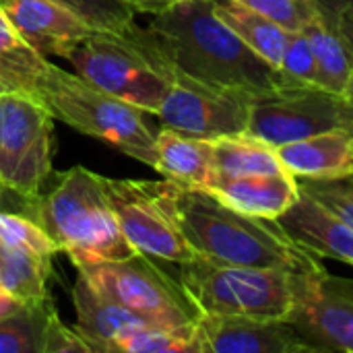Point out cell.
I'll list each match as a JSON object with an SVG mask.
<instances>
[{
  "label": "cell",
  "mask_w": 353,
  "mask_h": 353,
  "mask_svg": "<svg viewBox=\"0 0 353 353\" xmlns=\"http://www.w3.org/2000/svg\"><path fill=\"white\" fill-rule=\"evenodd\" d=\"M335 128L353 132V108L345 95L323 87H298L254 95L246 132L281 147Z\"/></svg>",
  "instance_id": "10"
},
{
  "label": "cell",
  "mask_w": 353,
  "mask_h": 353,
  "mask_svg": "<svg viewBox=\"0 0 353 353\" xmlns=\"http://www.w3.org/2000/svg\"><path fill=\"white\" fill-rule=\"evenodd\" d=\"M145 29L176 72L256 95L277 89L275 68L215 14L213 0H180Z\"/></svg>",
  "instance_id": "1"
},
{
  "label": "cell",
  "mask_w": 353,
  "mask_h": 353,
  "mask_svg": "<svg viewBox=\"0 0 353 353\" xmlns=\"http://www.w3.org/2000/svg\"><path fill=\"white\" fill-rule=\"evenodd\" d=\"M54 116L48 105L21 91L0 93V186L33 211L52 176Z\"/></svg>",
  "instance_id": "7"
},
{
  "label": "cell",
  "mask_w": 353,
  "mask_h": 353,
  "mask_svg": "<svg viewBox=\"0 0 353 353\" xmlns=\"http://www.w3.org/2000/svg\"><path fill=\"white\" fill-rule=\"evenodd\" d=\"M126 2L134 8V12H151V14H157V12L174 6L180 0H126Z\"/></svg>",
  "instance_id": "32"
},
{
  "label": "cell",
  "mask_w": 353,
  "mask_h": 353,
  "mask_svg": "<svg viewBox=\"0 0 353 353\" xmlns=\"http://www.w3.org/2000/svg\"><path fill=\"white\" fill-rule=\"evenodd\" d=\"M52 259L29 248L0 244V288L25 304L48 300Z\"/></svg>",
  "instance_id": "22"
},
{
  "label": "cell",
  "mask_w": 353,
  "mask_h": 353,
  "mask_svg": "<svg viewBox=\"0 0 353 353\" xmlns=\"http://www.w3.org/2000/svg\"><path fill=\"white\" fill-rule=\"evenodd\" d=\"M298 184L353 228V176L335 180H298Z\"/></svg>",
  "instance_id": "30"
},
{
  "label": "cell",
  "mask_w": 353,
  "mask_h": 353,
  "mask_svg": "<svg viewBox=\"0 0 353 353\" xmlns=\"http://www.w3.org/2000/svg\"><path fill=\"white\" fill-rule=\"evenodd\" d=\"M178 267L176 279L201 314L288 321L294 308V271L221 265L199 254Z\"/></svg>",
  "instance_id": "6"
},
{
  "label": "cell",
  "mask_w": 353,
  "mask_h": 353,
  "mask_svg": "<svg viewBox=\"0 0 353 353\" xmlns=\"http://www.w3.org/2000/svg\"><path fill=\"white\" fill-rule=\"evenodd\" d=\"M277 89H298V87H319L316 56L308 29L290 33L283 56L275 68Z\"/></svg>",
  "instance_id": "26"
},
{
  "label": "cell",
  "mask_w": 353,
  "mask_h": 353,
  "mask_svg": "<svg viewBox=\"0 0 353 353\" xmlns=\"http://www.w3.org/2000/svg\"><path fill=\"white\" fill-rule=\"evenodd\" d=\"M213 153L217 182L285 172L275 147L250 132L213 139Z\"/></svg>",
  "instance_id": "21"
},
{
  "label": "cell",
  "mask_w": 353,
  "mask_h": 353,
  "mask_svg": "<svg viewBox=\"0 0 353 353\" xmlns=\"http://www.w3.org/2000/svg\"><path fill=\"white\" fill-rule=\"evenodd\" d=\"M48 300L27 302L0 321V353H43L46 329L54 314Z\"/></svg>",
  "instance_id": "23"
},
{
  "label": "cell",
  "mask_w": 353,
  "mask_h": 353,
  "mask_svg": "<svg viewBox=\"0 0 353 353\" xmlns=\"http://www.w3.org/2000/svg\"><path fill=\"white\" fill-rule=\"evenodd\" d=\"M285 31L306 29L319 14V0H240Z\"/></svg>",
  "instance_id": "29"
},
{
  "label": "cell",
  "mask_w": 353,
  "mask_h": 353,
  "mask_svg": "<svg viewBox=\"0 0 353 353\" xmlns=\"http://www.w3.org/2000/svg\"><path fill=\"white\" fill-rule=\"evenodd\" d=\"M2 91H8V87H6L4 83H0V93H2Z\"/></svg>",
  "instance_id": "36"
},
{
  "label": "cell",
  "mask_w": 353,
  "mask_h": 353,
  "mask_svg": "<svg viewBox=\"0 0 353 353\" xmlns=\"http://www.w3.org/2000/svg\"><path fill=\"white\" fill-rule=\"evenodd\" d=\"M277 221L304 250L353 267V228L306 190L300 188L296 203Z\"/></svg>",
  "instance_id": "15"
},
{
  "label": "cell",
  "mask_w": 353,
  "mask_h": 353,
  "mask_svg": "<svg viewBox=\"0 0 353 353\" xmlns=\"http://www.w3.org/2000/svg\"><path fill=\"white\" fill-rule=\"evenodd\" d=\"M23 304H25V302L17 300L14 296H10L6 290L0 288V321H2L4 316H8L10 312H14L17 308H21Z\"/></svg>",
  "instance_id": "34"
},
{
  "label": "cell",
  "mask_w": 353,
  "mask_h": 353,
  "mask_svg": "<svg viewBox=\"0 0 353 353\" xmlns=\"http://www.w3.org/2000/svg\"><path fill=\"white\" fill-rule=\"evenodd\" d=\"M0 244L29 248L43 256H56L60 252L54 240L35 219L4 211H0Z\"/></svg>",
  "instance_id": "28"
},
{
  "label": "cell",
  "mask_w": 353,
  "mask_h": 353,
  "mask_svg": "<svg viewBox=\"0 0 353 353\" xmlns=\"http://www.w3.org/2000/svg\"><path fill=\"white\" fill-rule=\"evenodd\" d=\"M0 83H4L8 87V91H21V93H27L25 87H23V81L19 79V74L4 62L0 60Z\"/></svg>",
  "instance_id": "33"
},
{
  "label": "cell",
  "mask_w": 353,
  "mask_h": 353,
  "mask_svg": "<svg viewBox=\"0 0 353 353\" xmlns=\"http://www.w3.org/2000/svg\"><path fill=\"white\" fill-rule=\"evenodd\" d=\"M199 353H316L290 321L201 314Z\"/></svg>",
  "instance_id": "13"
},
{
  "label": "cell",
  "mask_w": 353,
  "mask_h": 353,
  "mask_svg": "<svg viewBox=\"0 0 353 353\" xmlns=\"http://www.w3.org/2000/svg\"><path fill=\"white\" fill-rule=\"evenodd\" d=\"M77 12L87 25L99 31L126 33L137 21L134 8L126 0H56Z\"/></svg>",
  "instance_id": "27"
},
{
  "label": "cell",
  "mask_w": 353,
  "mask_h": 353,
  "mask_svg": "<svg viewBox=\"0 0 353 353\" xmlns=\"http://www.w3.org/2000/svg\"><path fill=\"white\" fill-rule=\"evenodd\" d=\"M33 211L35 221L74 267L137 254L105 196L103 176L83 165L64 172L58 184L43 199L39 196Z\"/></svg>",
  "instance_id": "3"
},
{
  "label": "cell",
  "mask_w": 353,
  "mask_h": 353,
  "mask_svg": "<svg viewBox=\"0 0 353 353\" xmlns=\"http://www.w3.org/2000/svg\"><path fill=\"white\" fill-rule=\"evenodd\" d=\"M155 172L188 188H213L217 184L213 141L190 137L163 126L155 134Z\"/></svg>",
  "instance_id": "18"
},
{
  "label": "cell",
  "mask_w": 353,
  "mask_h": 353,
  "mask_svg": "<svg viewBox=\"0 0 353 353\" xmlns=\"http://www.w3.org/2000/svg\"><path fill=\"white\" fill-rule=\"evenodd\" d=\"M72 304L77 312L74 329L91 343L93 353H116L118 343L130 331L147 323L101 294L81 271L72 285Z\"/></svg>",
  "instance_id": "16"
},
{
  "label": "cell",
  "mask_w": 353,
  "mask_h": 353,
  "mask_svg": "<svg viewBox=\"0 0 353 353\" xmlns=\"http://www.w3.org/2000/svg\"><path fill=\"white\" fill-rule=\"evenodd\" d=\"M17 31L39 54L66 58L95 29L56 0H0Z\"/></svg>",
  "instance_id": "14"
},
{
  "label": "cell",
  "mask_w": 353,
  "mask_h": 353,
  "mask_svg": "<svg viewBox=\"0 0 353 353\" xmlns=\"http://www.w3.org/2000/svg\"><path fill=\"white\" fill-rule=\"evenodd\" d=\"M343 95H345V99L352 103V108H353V68H352V72H350V79H347V83H345Z\"/></svg>",
  "instance_id": "35"
},
{
  "label": "cell",
  "mask_w": 353,
  "mask_h": 353,
  "mask_svg": "<svg viewBox=\"0 0 353 353\" xmlns=\"http://www.w3.org/2000/svg\"><path fill=\"white\" fill-rule=\"evenodd\" d=\"M93 353L91 343L77 331L68 329L60 323L58 314L54 312L48 329H46V341H43V353Z\"/></svg>",
  "instance_id": "31"
},
{
  "label": "cell",
  "mask_w": 353,
  "mask_h": 353,
  "mask_svg": "<svg viewBox=\"0 0 353 353\" xmlns=\"http://www.w3.org/2000/svg\"><path fill=\"white\" fill-rule=\"evenodd\" d=\"M209 192L246 215L279 219L300 196V184L292 174L279 172L221 180Z\"/></svg>",
  "instance_id": "19"
},
{
  "label": "cell",
  "mask_w": 353,
  "mask_h": 353,
  "mask_svg": "<svg viewBox=\"0 0 353 353\" xmlns=\"http://www.w3.org/2000/svg\"><path fill=\"white\" fill-rule=\"evenodd\" d=\"M105 196L128 244L147 256L186 263L196 256L176 213V182L103 178Z\"/></svg>",
  "instance_id": "8"
},
{
  "label": "cell",
  "mask_w": 353,
  "mask_h": 353,
  "mask_svg": "<svg viewBox=\"0 0 353 353\" xmlns=\"http://www.w3.org/2000/svg\"><path fill=\"white\" fill-rule=\"evenodd\" d=\"M39 99L54 118L74 130L155 168V132L145 120V110L97 89L56 64H50L41 81Z\"/></svg>",
  "instance_id": "5"
},
{
  "label": "cell",
  "mask_w": 353,
  "mask_h": 353,
  "mask_svg": "<svg viewBox=\"0 0 353 353\" xmlns=\"http://www.w3.org/2000/svg\"><path fill=\"white\" fill-rule=\"evenodd\" d=\"M2 190H4V188L0 186V203H2Z\"/></svg>",
  "instance_id": "37"
},
{
  "label": "cell",
  "mask_w": 353,
  "mask_h": 353,
  "mask_svg": "<svg viewBox=\"0 0 353 353\" xmlns=\"http://www.w3.org/2000/svg\"><path fill=\"white\" fill-rule=\"evenodd\" d=\"M176 213L186 242L209 261L288 271H304L321 263L296 244L277 219L246 215L205 188L176 184Z\"/></svg>",
  "instance_id": "2"
},
{
  "label": "cell",
  "mask_w": 353,
  "mask_h": 353,
  "mask_svg": "<svg viewBox=\"0 0 353 353\" xmlns=\"http://www.w3.org/2000/svg\"><path fill=\"white\" fill-rule=\"evenodd\" d=\"M120 353H199L196 323L186 327H165L143 323L130 331L116 347Z\"/></svg>",
  "instance_id": "25"
},
{
  "label": "cell",
  "mask_w": 353,
  "mask_h": 353,
  "mask_svg": "<svg viewBox=\"0 0 353 353\" xmlns=\"http://www.w3.org/2000/svg\"><path fill=\"white\" fill-rule=\"evenodd\" d=\"M0 60H4L23 81V87L29 95L39 99L41 81L52 62L43 58L10 23L8 14L0 4Z\"/></svg>",
  "instance_id": "24"
},
{
  "label": "cell",
  "mask_w": 353,
  "mask_h": 353,
  "mask_svg": "<svg viewBox=\"0 0 353 353\" xmlns=\"http://www.w3.org/2000/svg\"><path fill=\"white\" fill-rule=\"evenodd\" d=\"M101 294L153 325L186 327L201 316L178 279L170 277L147 254L77 267Z\"/></svg>",
  "instance_id": "9"
},
{
  "label": "cell",
  "mask_w": 353,
  "mask_h": 353,
  "mask_svg": "<svg viewBox=\"0 0 353 353\" xmlns=\"http://www.w3.org/2000/svg\"><path fill=\"white\" fill-rule=\"evenodd\" d=\"M213 10L250 50L277 68L290 39V31L240 0H213Z\"/></svg>",
  "instance_id": "20"
},
{
  "label": "cell",
  "mask_w": 353,
  "mask_h": 353,
  "mask_svg": "<svg viewBox=\"0 0 353 353\" xmlns=\"http://www.w3.org/2000/svg\"><path fill=\"white\" fill-rule=\"evenodd\" d=\"M254 95L246 89L211 85L176 72L155 116L168 128L213 141L248 130Z\"/></svg>",
  "instance_id": "12"
},
{
  "label": "cell",
  "mask_w": 353,
  "mask_h": 353,
  "mask_svg": "<svg viewBox=\"0 0 353 353\" xmlns=\"http://www.w3.org/2000/svg\"><path fill=\"white\" fill-rule=\"evenodd\" d=\"M66 60L83 81L149 114L159 110L176 77L174 66L139 25L126 33L95 29Z\"/></svg>",
  "instance_id": "4"
},
{
  "label": "cell",
  "mask_w": 353,
  "mask_h": 353,
  "mask_svg": "<svg viewBox=\"0 0 353 353\" xmlns=\"http://www.w3.org/2000/svg\"><path fill=\"white\" fill-rule=\"evenodd\" d=\"M288 174L298 180H335L353 176V132L335 128L275 147Z\"/></svg>",
  "instance_id": "17"
},
{
  "label": "cell",
  "mask_w": 353,
  "mask_h": 353,
  "mask_svg": "<svg viewBox=\"0 0 353 353\" xmlns=\"http://www.w3.org/2000/svg\"><path fill=\"white\" fill-rule=\"evenodd\" d=\"M294 308L288 321L321 352L353 353V279L331 275L321 263L292 273Z\"/></svg>",
  "instance_id": "11"
}]
</instances>
